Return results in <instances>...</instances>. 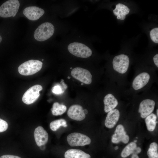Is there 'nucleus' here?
<instances>
[{"instance_id":"nucleus-1","label":"nucleus","mask_w":158,"mask_h":158,"mask_svg":"<svg viewBox=\"0 0 158 158\" xmlns=\"http://www.w3.org/2000/svg\"><path fill=\"white\" fill-rule=\"evenodd\" d=\"M54 30V26L51 23L48 22L44 23L36 29L34 32V37L39 41H45L53 35Z\"/></svg>"},{"instance_id":"nucleus-2","label":"nucleus","mask_w":158,"mask_h":158,"mask_svg":"<svg viewBox=\"0 0 158 158\" xmlns=\"http://www.w3.org/2000/svg\"><path fill=\"white\" fill-rule=\"evenodd\" d=\"M43 63L36 60H30L25 61L18 67L19 73L23 75H33L39 71L42 68Z\"/></svg>"},{"instance_id":"nucleus-3","label":"nucleus","mask_w":158,"mask_h":158,"mask_svg":"<svg viewBox=\"0 0 158 158\" xmlns=\"http://www.w3.org/2000/svg\"><path fill=\"white\" fill-rule=\"evenodd\" d=\"M69 52L77 57L86 58L90 56L92 54L91 49L87 45L82 43L73 42L68 46Z\"/></svg>"},{"instance_id":"nucleus-4","label":"nucleus","mask_w":158,"mask_h":158,"mask_svg":"<svg viewBox=\"0 0 158 158\" xmlns=\"http://www.w3.org/2000/svg\"><path fill=\"white\" fill-rule=\"evenodd\" d=\"M20 6L19 1L18 0L6 1L0 6V16L3 18L15 16Z\"/></svg>"},{"instance_id":"nucleus-5","label":"nucleus","mask_w":158,"mask_h":158,"mask_svg":"<svg viewBox=\"0 0 158 158\" xmlns=\"http://www.w3.org/2000/svg\"><path fill=\"white\" fill-rule=\"evenodd\" d=\"M68 144L72 147L84 146L90 144V139L87 136L80 133H73L69 134L67 137Z\"/></svg>"},{"instance_id":"nucleus-6","label":"nucleus","mask_w":158,"mask_h":158,"mask_svg":"<svg viewBox=\"0 0 158 158\" xmlns=\"http://www.w3.org/2000/svg\"><path fill=\"white\" fill-rule=\"evenodd\" d=\"M114 69L118 73L123 74L127 71L129 64V59L128 56L122 54L115 56L113 61Z\"/></svg>"},{"instance_id":"nucleus-7","label":"nucleus","mask_w":158,"mask_h":158,"mask_svg":"<svg viewBox=\"0 0 158 158\" xmlns=\"http://www.w3.org/2000/svg\"><path fill=\"white\" fill-rule=\"evenodd\" d=\"M42 89V86L39 85L33 86L28 89L22 97V101L27 104L34 103L40 95L39 92Z\"/></svg>"},{"instance_id":"nucleus-8","label":"nucleus","mask_w":158,"mask_h":158,"mask_svg":"<svg viewBox=\"0 0 158 158\" xmlns=\"http://www.w3.org/2000/svg\"><path fill=\"white\" fill-rule=\"evenodd\" d=\"M71 74L74 78L85 84L89 85L92 83V76L87 69L76 67L72 70Z\"/></svg>"},{"instance_id":"nucleus-9","label":"nucleus","mask_w":158,"mask_h":158,"mask_svg":"<svg viewBox=\"0 0 158 158\" xmlns=\"http://www.w3.org/2000/svg\"><path fill=\"white\" fill-rule=\"evenodd\" d=\"M155 102L153 100L147 99L142 100L140 103L138 112L142 118L146 117L153 111Z\"/></svg>"},{"instance_id":"nucleus-10","label":"nucleus","mask_w":158,"mask_h":158,"mask_svg":"<svg viewBox=\"0 0 158 158\" xmlns=\"http://www.w3.org/2000/svg\"><path fill=\"white\" fill-rule=\"evenodd\" d=\"M126 133L123 126L121 124L118 125L112 135L111 138L112 142L117 144L122 141L125 144L127 143L129 141V138Z\"/></svg>"},{"instance_id":"nucleus-11","label":"nucleus","mask_w":158,"mask_h":158,"mask_svg":"<svg viewBox=\"0 0 158 158\" xmlns=\"http://www.w3.org/2000/svg\"><path fill=\"white\" fill-rule=\"evenodd\" d=\"M44 13L42 9L36 6H30L25 8L23 14L28 19L35 20L39 19Z\"/></svg>"},{"instance_id":"nucleus-12","label":"nucleus","mask_w":158,"mask_h":158,"mask_svg":"<svg viewBox=\"0 0 158 158\" xmlns=\"http://www.w3.org/2000/svg\"><path fill=\"white\" fill-rule=\"evenodd\" d=\"M67 114L70 118L76 121H81L85 117L83 107L79 105L75 104L71 106Z\"/></svg>"},{"instance_id":"nucleus-13","label":"nucleus","mask_w":158,"mask_h":158,"mask_svg":"<svg viewBox=\"0 0 158 158\" xmlns=\"http://www.w3.org/2000/svg\"><path fill=\"white\" fill-rule=\"evenodd\" d=\"M34 137L37 145L39 147L45 145L48 140V134L47 132L41 126L35 128Z\"/></svg>"},{"instance_id":"nucleus-14","label":"nucleus","mask_w":158,"mask_h":158,"mask_svg":"<svg viewBox=\"0 0 158 158\" xmlns=\"http://www.w3.org/2000/svg\"><path fill=\"white\" fill-rule=\"evenodd\" d=\"M150 78V75L147 72L140 73L135 78L133 81V88L135 90L142 88L148 83Z\"/></svg>"},{"instance_id":"nucleus-15","label":"nucleus","mask_w":158,"mask_h":158,"mask_svg":"<svg viewBox=\"0 0 158 158\" xmlns=\"http://www.w3.org/2000/svg\"><path fill=\"white\" fill-rule=\"evenodd\" d=\"M120 117V112L117 109H113L108 112L105 121V125L107 128H113L118 121Z\"/></svg>"},{"instance_id":"nucleus-16","label":"nucleus","mask_w":158,"mask_h":158,"mask_svg":"<svg viewBox=\"0 0 158 158\" xmlns=\"http://www.w3.org/2000/svg\"><path fill=\"white\" fill-rule=\"evenodd\" d=\"M103 102L104 105V111L106 113L114 109L118 104L117 99L114 95L110 93L105 96Z\"/></svg>"},{"instance_id":"nucleus-17","label":"nucleus","mask_w":158,"mask_h":158,"mask_svg":"<svg viewBox=\"0 0 158 158\" xmlns=\"http://www.w3.org/2000/svg\"><path fill=\"white\" fill-rule=\"evenodd\" d=\"M129 11L130 9L127 6L121 3L116 5L115 8L113 11L114 14L117 16V18L121 20H124L126 15Z\"/></svg>"},{"instance_id":"nucleus-18","label":"nucleus","mask_w":158,"mask_h":158,"mask_svg":"<svg viewBox=\"0 0 158 158\" xmlns=\"http://www.w3.org/2000/svg\"><path fill=\"white\" fill-rule=\"evenodd\" d=\"M65 158H90V156L79 149H71L67 150L64 154Z\"/></svg>"},{"instance_id":"nucleus-19","label":"nucleus","mask_w":158,"mask_h":158,"mask_svg":"<svg viewBox=\"0 0 158 158\" xmlns=\"http://www.w3.org/2000/svg\"><path fill=\"white\" fill-rule=\"evenodd\" d=\"M157 116L153 113H151L146 117L145 122L148 131H153L155 129L157 123Z\"/></svg>"},{"instance_id":"nucleus-20","label":"nucleus","mask_w":158,"mask_h":158,"mask_svg":"<svg viewBox=\"0 0 158 158\" xmlns=\"http://www.w3.org/2000/svg\"><path fill=\"white\" fill-rule=\"evenodd\" d=\"M66 106L56 102L53 104L51 110L53 115L58 116L63 114L66 111Z\"/></svg>"},{"instance_id":"nucleus-21","label":"nucleus","mask_w":158,"mask_h":158,"mask_svg":"<svg viewBox=\"0 0 158 158\" xmlns=\"http://www.w3.org/2000/svg\"><path fill=\"white\" fill-rule=\"evenodd\" d=\"M137 147L135 143L132 142L128 144L123 150L121 156L123 158H126L133 153L134 150Z\"/></svg>"},{"instance_id":"nucleus-22","label":"nucleus","mask_w":158,"mask_h":158,"mask_svg":"<svg viewBox=\"0 0 158 158\" xmlns=\"http://www.w3.org/2000/svg\"><path fill=\"white\" fill-rule=\"evenodd\" d=\"M158 146L155 142L151 143L147 152L149 158H158Z\"/></svg>"},{"instance_id":"nucleus-23","label":"nucleus","mask_w":158,"mask_h":158,"mask_svg":"<svg viewBox=\"0 0 158 158\" xmlns=\"http://www.w3.org/2000/svg\"><path fill=\"white\" fill-rule=\"evenodd\" d=\"M50 128L53 131H56L61 126L66 127L67 126L66 121L63 119H60L54 121L50 124Z\"/></svg>"},{"instance_id":"nucleus-24","label":"nucleus","mask_w":158,"mask_h":158,"mask_svg":"<svg viewBox=\"0 0 158 158\" xmlns=\"http://www.w3.org/2000/svg\"><path fill=\"white\" fill-rule=\"evenodd\" d=\"M62 85H56L53 87L51 90L52 92L55 94L59 95L63 93L67 88V86L64 82L63 79L61 82Z\"/></svg>"},{"instance_id":"nucleus-25","label":"nucleus","mask_w":158,"mask_h":158,"mask_svg":"<svg viewBox=\"0 0 158 158\" xmlns=\"http://www.w3.org/2000/svg\"><path fill=\"white\" fill-rule=\"evenodd\" d=\"M150 38L152 40L156 43H158V28L152 29L150 33Z\"/></svg>"},{"instance_id":"nucleus-26","label":"nucleus","mask_w":158,"mask_h":158,"mask_svg":"<svg viewBox=\"0 0 158 158\" xmlns=\"http://www.w3.org/2000/svg\"><path fill=\"white\" fill-rule=\"evenodd\" d=\"M8 127L7 122L5 121L0 118V132L6 130Z\"/></svg>"},{"instance_id":"nucleus-27","label":"nucleus","mask_w":158,"mask_h":158,"mask_svg":"<svg viewBox=\"0 0 158 158\" xmlns=\"http://www.w3.org/2000/svg\"><path fill=\"white\" fill-rule=\"evenodd\" d=\"M0 158H21L20 157L15 155H2Z\"/></svg>"},{"instance_id":"nucleus-28","label":"nucleus","mask_w":158,"mask_h":158,"mask_svg":"<svg viewBox=\"0 0 158 158\" xmlns=\"http://www.w3.org/2000/svg\"><path fill=\"white\" fill-rule=\"evenodd\" d=\"M153 60L154 63L156 66L158 67V54L155 55L153 57Z\"/></svg>"},{"instance_id":"nucleus-29","label":"nucleus","mask_w":158,"mask_h":158,"mask_svg":"<svg viewBox=\"0 0 158 158\" xmlns=\"http://www.w3.org/2000/svg\"><path fill=\"white\" fill-rule=\"evenodd\" d=\"M141 151V148L139 147H136L133 154H138Z\"/></svg>"},{"instance_id":"nucleus-30","label":"nucleus","mask_w":158,"mask_h":158,"mask_svg":"<svg viewBox=\"0 0 158 158\" xmlns=\"http://www.w3.org/2000/svg\"><path fill=\"white\" fill-rule=\"evenodd\" d=\"M131 158H139L137 154H133L132 155Z\"/></svg>"},{"instance_id":"nucleus-31","label":"nucleus","mask_w":158,"mask_h":158,"mask_svg":"<svg viewBox=\"0 0 158 158\" xmlns=\"http://www.w3.org/2000/svg\"><path fill=\"white\" fill-rule=\"evenodd\" d=\"M40 148L41 150H44L45 148V145H42L40 146Z\"/></svg>"},{"instance_id":"nucleus-32","label":"nucleus","mask_w":158,"mask_h":158,"mask_svg":"<svg viewBox=\"0 0 158 158\" xmlns=\"http://www.w3.org/2000/svg\"><path fill=\"white\" fill-rule=\"evenodd\" d=\"M83 111L85 115L87 114L88 112V111L86 109H83Z\"/></svg>"},{"instance_id":"nucleus-33","label":"nucleus","mask_w":158,"mask_h":158,"mask_svg":"<svg viewBox=\"0 0 158 158\" xmlns=\"http://www.w3.org/2000/svg\"><path fill=\"white\" fill-rule=\"evenodd\" d=\"M114 148L115 150H117L118 149V146H116Z\"/></svg>"},{"instance_id":"nucleus-34","label":"nucleus","mask_w":158,"mask_h":158,"mask_svg":"<svg viewBox=\"0 0 158 158\" xmlns=\"http://www.w3.org/2000/svg\"><path fill=\"white\" fill-rule=\"evenodd\" d=\"M2 41V38L1 36L0 35V43Z\"/></svg>"},{"instance_id":"nucleus-35","label":"nucleus","mask_w":158,"mask_h":158,"mask_svg":"<svg viewBox=\"0 0 158 158\" xmlns=\"http://www.w3.org/2000/svg\"><path fill=\"white\" fill-rule=\"evenodd\" d=\"M158 109H157V117H158Z\"/></svg>"},{"instance_id":"nucleus-36","label":"nucleus","mask_w":158,"mask_h":158,"mask_svg":"<svg viewBox=\"0 0 158 158\" xmlns=\"http://www.w3.org/2000/svg\"><path fill=\"white\" fill-rule=\"evenodd\" d=\"M137 142V140H134V142L135 143L136 142Z\"/></svg>"},{"instance_id":"nucleus-37","label":"nucleus","mask_w":158,"mask_h":158,"mask_svg":"<svg viewBox=\"0 0 158 158\" xmlns=\"http://www.w3.org/2000/svg\"><path fill=\"white\" fill-rule=\"evenodd\" d=\"M67 78H68V79H69L70 78V77H69V76H68Z\"/></svg>"},{"instance_id":"nucleus-38","label":"nucleus","mask_w":158,"mask_h":158,"mask_svg":"<svg viewBox=\"0 0 158 158\" xmlns=\"http://www.w3.org/2000/svg\"><path fill=\"white\" fill-rule=\"evenodd\" d=\"M42 61H43V59H42Z\"/></svg>"},{"instance_id":"nucleus-39","label":"nucleus","mask_w":158,"mask_h":158,"mask_svg":"<svg viewBox=\"0 0 158 158\" xmlns=\"http://www.w3.org/2000/svg\"><path fill=\"white\" fill-rule=\"evenodd\" d=\"M136 138H137V137H136Z\"/></svg>"}]
</instances>
